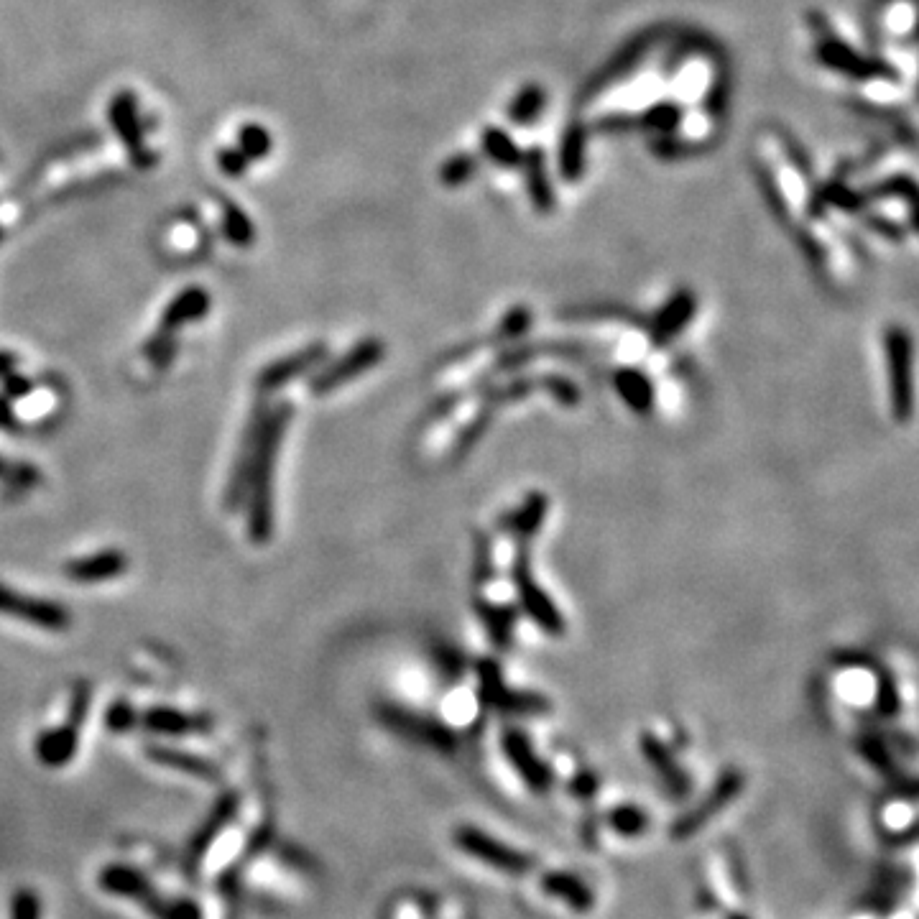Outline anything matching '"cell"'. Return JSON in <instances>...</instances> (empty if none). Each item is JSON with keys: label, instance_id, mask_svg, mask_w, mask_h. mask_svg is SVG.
<instances>
[{"label": "cell", "instance_id": "1", "mask_svg": "<svg viewBox=\"0 0 919 919\" xmlns=\"http://www.w3.org/2000/svg\"><path fill=\"white\" fill-rule=\"evenodd\" d=\"M294 406L276 404L269 406L263 417L261 440H258L256 457H253L251 475H248V539L253 544H266L274 537V475L279 447L284 440L286 427L292 422Z\"/></svg>", "mask_w": 919, "mask_h": 919}, {"label": "cell", "instance_id": "2", "mask_svg": "<svg viewBox=\"0 0 919 919\" xmlns=\"http://www.w3.org/2000/svg\"><path fill=\"white\" fill-rule=\"evenodd\" d=\"M511 580H514L516 595H519V603L521 608H524L526 616L537 623L544 634H565V618H562L560 608L554 606V600L544 593L542 585L531 575L529 544H516L514 562H511Z\"/></svg>", "mask_w": 919, "mask_h": 919}, {"label": "cell", "instance_id": "3", "mask_svg": "<svg viewBox=\"0 0 919 919\" xmlns=\"http://www.w3.org/2000/svg\"><path fill=\"white\" fill-rule=\"evenodd\" d=\"M478 697L488 710L503 715H544L552 703L539 692L511 690L503 682L501 664L496 659H480L478 662Z\"/></svg>", "mask_w": 919, "mask_h": 919}, {"label": "cell", "instance_id": "4", "mask_svg": "<svg viewBox=\"0 0 919 919\" xmlns=\"http://www.w3.org/2000/svg\"><path fill=\"white\" fill-rule=\"evenodd\" d=\"M383 358H386V343H383L381 337H363L348 353L340 355L335 363L322 368L320 373H314V378L309 381V391L314 396L335 394L337 389H343L345 383L373 371Z\"/></svg>", "mask_w": 919, "mask_h": 919}, {"label": "cell", "instance_id": "5", "mask_svg": "<svg viewBox=\"0 0 919 919\" xmlns=\"http://www.w3.org/2000/svg\"><path fill=\"white\" fill-rule=\"evenodd\" d=\"M886 366H889L891 414L897 422H907L914 409L912 394V337L902 327H889L884 337Z\"/></svg>", "mask_w": 919, "mask_h": 919}, {"label": "cell", "instance_id": "6", "mask_svg": "<svg viewBox=\"0 0 919 919\" xmlns=\"http://www.w3.org/2000/svg\"><path fill=\"white\" fill-rule=\"evenodd\" d=\"M822 36L817 39L815 54L820 59V64H825L828 69L838 72L843 77H851V80H863V82H879V80H894V69L884 62H876V59H868L863 54H858L853 46L845 44L843 39L830 34L825 26H820Z\"/></svg>", "mask_w": 919, "mask_h": 919}, {"label": "cell", "instance_id": "7", "mask_svg": "<svg viewBox=\"0 0 919 919\" xmlns=\"http://www.w3.org/2000/svg\"><path fill=\"white\" fill-rule=\"evenodd\" d=\"M0 616L44 628V631H67L72 626V613H69L67 606L54 603V600L18 593V590L8 588L3 583H0Z\"/></svg>", "mask_w": 919, "mask_h": 919}, {"label": "cell", "instance_id": "8", "mask_svg": "<svg viewBox=\"0 0 919 919\" xmlns=\"http://www.w3.org/2000/svg\"><path fill=\"white\" fill-rule=\"evenodd\" d=\"M455 845L468 856L478 858L480 863H486V866L498 868L503 874H526L534 868V858L526 856V853L516 851L511 845L501 843L493 835L483 833V830L473 828V825H463V828H457L455 833Z\"/></svg>", "mask_w": 919, "mask_h": 919}, {"label": "cell", "instance_id": "9", "mask_svg": "<svg viewBox=\"0 0 919 919\" xmlns=\"http://www.w3.org/2000/svg\"><path fill=\"white\" fill-rule=\"evenodd\" d=\"M743 784H746V779H743V771H738V769L723 771L718 782H715L713 787H710V792L705 794V800L700 802V805L692 807V810H687L680 820L674 822L672 838L687 840L695 833H700V830H703L715 815H720L725 807L736 800L738 794L743 792Z\"/></svg>", "mask_w": 919, "mask_h": 919}, {"label": "cell", "instance_id": "10", "mask_svg": "<svg viewBox=\"0 0 919 919\" xmlns=\"http://www.w3.org/2000/svg\"><path fill=\"white\" fill-rule=\"evenodd\" d=\"M378 718L389 725L391 731L399 733V736L434 748V751H440V754H450L457 746V736L445 723H440V720L434 718H424V715L419 713H411V710L399 708V705H383V708L378 710Z\"/></svg>", "mask_w": 919, "mask_h": 919}, {"label": "cell", "instance_id": "11", "mask_svg": "<svg viewBox=\"0 0 919 919\" xmlns=\"http://www.w3.org/2000/svg\"><path fill=\"white\" fill-rule=\"evenodd\" d=\"M503 754L509 759V764L514 766V771L521 777V782L534 792H547L554 784V771L552 766L544 759H539V754L534 751V746L529 743V738L516 728H506L501 736Z\"/></svg>", "mask_w": 919, "mask_h": 919}, {"label": "cell", "instance_id": "12", "mask_svg": "<svg viewBox=\"0 0 919 919\" xmlns=\"http://www.w3.org/2000/svg\"><path fill=\"white\" fill-rule=\"evenodd\" d=\"M327 360V345L325 343H312L307 348L289 353L284 358L274 360L269 366L263 368L256 378V386L261 394H274L286 383L297 381V378L307 376L314 368H320Z\"/></svg>", "mask_w": 919, "mask_h": 919}, {"label": "cell", "instance_id": "13", "mask_svg": "<svg viewBox=\"0 0 919 919\" xmlns=\"http://www.w3.org/2000/svg\"><path fill=\"white\" fill-rule=\"evenodd\" d=\"M697 314V294L692 289H677L667 302L659 307L649 325L651 348H667L682 332L687 330Z\"/></svg>", "mask_w": 919, "mask_h": 919}, {"label": "cell", "instance_id": "14", "mask_svg": "<svg viewBox=\"0 0 919 919\" xmlns=\"http://www.w3.org/2000/svg\"><path fill=\"white\" fill-rule=\"evenodd\" d=\"M266 411H269V406L263 404V401H258V404L253 406V417H251V422H248L246 434H243L240 452H238V457H235L233 473H230V478H228V488H225V503H228V509H235L240 501H246L248 475H251L253 457H256L258 440H261L263 417H266Z\"/></svg>", "mask_w": 919, "mask_h": 919}, {"label": "cell", "instance_id": "15", "mask_svg": "<svg viewBox=\"0 0 919 919\" xmlns=\"http://www.w3.org/2000/svg\"><path fill=\"white\" fill-rule=\"evenodd\" d=\"M639 748L646 764L657 771V777L662 779L664 789H667L672 797L682 800V797L690 794V777H687V771L680 766V761L674 759L672 751H669L667 743H664L662 738H657L654 733H644V736L639 738Z\"/></svg>", "mask_w": 919, "mask_h": 919}, {"label": "cell", "instance_id": "16", "mask_svg": "<svg viewBox=\"0 0 919 919\" xmlns=\"http://www.w3.org/2000/svg\"><path fill=\"white\" fill-rule=\"evenodd\" d=\"M128 554L120 549H105V552L90 554V557H77V560L64 565V575L72 583L80 585H98L115 580V577L126 575L128 570Z\"/></svg>", "mask_w": 919, "mask_h": 919}, {"label": "cell", "instance_id": "17", "mask_svg": "<svg viewBox=\"0 0 919 919\" xmlns=\"http://www.w3.org/2000/svg\"><path fill=\"white\" fill-rule=\"evenodd\" d=\"M651 46H654V36H641V39H636L628 46H623L621 52L616 54V59H611V62H608L606 67L600 69L598 75L588 82L583 98H595V95H600V92H608L613 85H616V82H621L623 77L636 72V69L641 67V62H644L646 54L651 52Z\"/></svg>", "mask_w": 919, "mask_h": 919}, {"label": "cell", "instance_id": "18", "mask_svg": "<svg viewBox=\"0 0 919 919\" xmlns=\"http://www.w3.org/2000/svg\"><path fill=\"white\" fill-rule=\"evenodd\" d=\"M611 383L613 389H616L618 399L634 411V414H639V417L651 414L654 401H657V391H654V383H651V378L646 376L644 371L631 366H621L613 371Z\"/></svg>", "mask_w": 919, "mask_h": 919}, {"label": "cell", "instance_id": "19", "mask_svg": "<svg viewBox=\"0 0 919 919\" xmlns=\"http://www.w3.org/2000/svg\"><path fill=\"white\" fill-rule=\"evenodd\" d=\"M210 312V294L200 286H189L184 292H179L172 302L166 304L164 314H161V332H177L182 327L200 322L202 317H207Z\"/></svg>", "mask_w": 919, "mask_h": 919}, {"label": "cell", "instance_id": "20", "mask_svg": "<svg viewBox=\"0 0 919 919\" xmlns=\"http://www.w3.org/2000/svg\"><path fill=\"white\" fill-rule=\"evenodd\" d=\"M542 889L549 897L560 899L575 912H590L595 907V894L580 876L567 871H549L542 876Z\"/></svg>", "mask_w": 919, "mask_h": 919}, {"label": "cell", "instance_id": "21", "mask_svg": "<svg viewBox=\"0 0 919 919\" xmlns=\"http://www.w3.org/2000/svg\"><path fill=\"white\" fill-rule=\"evenodd\" d=\"M521 169H524L526 177V189H529L531 205L537 207L539 212L549 215L554 210V189L552 182H549L547 174V156H544L542 149H531L524 154V161H521Z\"/></svg>", "mask_w": 919, "mask_h": 919}, {"label": "cell", "instance_id": "22", "mask_svg": "<svg viewBox=\"0 0 919 919\" xmlns=\"http://www.w3.org/2000/svg\"><path fill=\"white\" fill-rule=\"evenodd\" d=\"M588 161V128L583 120H570V126L562 133L560 146V174L567 182H577L585 172Z\"/></svg>", "mask_w": 919, "mask_h": 919}, {"label": "cell", "instance_id": "23", "mask_svg": "<svg viewBox=\"0 0 919 919\" xmlns=\"http://www.w3.org/2000/svg\"><path fill=\"white\" fill-rule=\"evenodd\" d=\"M628 120H631L628 128L636 126L649 133H659V136H674L685 120V110L677 100H659V103H649L636 118Z\"/></svg>", "mask_w": 919, "mask_h": 919}, {"label": "cell", "instance_id": "24", "mask_svg": "<svg viewBox=\"0 0 919 919\" xmlns=\"http://www.w3.org/2000/svg\"><path fill=\"white\" fill-rule=\"evenodd\" d=\"M475 611H478L480 623L486 626L488 639L493 641L496 649H509L514 644V623H516V613L511 606H501V603H493V600H475Z\"/></svg>", "mask_w": 919, "mask_h": 919}, {"label": "cell", "instance_id": "25", "mask_svg": "<svg viewBox=\"0 0 919 919\" xmlns=\"http://www.w3.org/2000/svg\"><path fill=\"white\" fill-rule=\"evenodd\" d=\"M547 509H549V498L544 493L534 491L524 498L519 509L514 511L511 516V534H514L516 544H531L534 537L542 529L544 519H547Z\"/></svg>", "mask_w": 919, "mask_h": 919}, {"label": "cell", "instance_id": "26", "mask_svg": "<svg viewBox=\"0 0 919 919\" xmlns=\"http://www.w3.org/2000/svg\"><path fill=\"white\" fill-rule=\"evenodd\" d=\"M77 725L67 723L62 728H54V731H46L44 736H39L36 741V756L39 761H44L46 766H64L72 761V756L77 754Z\"/></svg>", "mask_w": 919, "mask_h": 919}, {"label": "cell", "instance_id": "27", "mask_svg": "<svg viewBox=\"0 0 919 919\" xmlns=\"http://www.w3.org/2000/svg\"><path fill=\"white\" fill-rule=\"evenodd\" d=\"M143 725L151 733H164V736H184V733H195L210 728V720L197 718V715L179 713L172 708H154L143 715Z\"/></svg>", "mask_w": 919, "mask_h": 919}, {"label": "cell", "instance_id": "28", "mask_svg": "<svg viewBox=\"0 0 919 919\" xmlns=\"http://www.w3.org/2000/svg\"><path fill=\"white\" fill-rule=\"evenodd\" d=\"M480 146H483V154H486L496 166H503V169H521L524 151L516 146L514 138L503 131V128H496V126L483 128Z\"/></svg>", "mask_w": 919, "mask_h": 919}, {"label": "cell", "instance_id": "29", "mask_svg": "<svg viewBox=\"0 0 919 919\" xmlns=\"http://www.w3.org/2000/svg\"><path fill=\"white\" fill-rule=\"evenodd\" d=\"M544 105H547V92L539 85H526L524 90L511 100L509 105V118L514 120L516 126H529L542 115Z\"/></svg>", "mask_w": 919, "mask_h": 919}, {"label": "cell", "instance_id": "30", "mask_svg": "<svg viewBox=\"0 0 919 919\" xmlns=\"http://www.w3.org/2000/svg\"><path fill=\"white\" fill-rule=\"evenodd\" d=\"M608 825L623 838H636L649 830V815L636 805H618L608 812Z\"/></svg>", "mask_w": 919, "mask_h": 919}, {"label": "cell", "instance_id": "31", "mask_svg": "<svg viewBox=\"0 0 919 919\" xmlns=\"http://www.w3.org/2000/svg\"><path fill=\"white\" fill-rule=\"evenodd\" d=\"M858 748H861L863 759H866L868 764L874 766V769L884 771L889 779H894V774H897V766H894V759H891V751L886 748V743L881 741L876 733H866V736L858 738Z\"/></svg>", "mask_w": 919, "mask_h": 919}, {"label": "cell", "instance_id": "32", "mask_svg": "<svg viewBox=\"0 0 919 919\" xmlns=\"http://www.w3.org/2000/svg\"><path fill=\"white\" fill-rule=\"evenodd\" d=\"M149 754H151V759L161 761V764H166V766H174V769L192 771V774H200V777H205V779L215 777V769H212L207 761H200V759H195V756L182 754V751H172V748H151Z\"/></svg>", "mask_w": 919, "mask_h": 919}, {"label": "cell", "instance_id": "33", "mask_svg": "<svg viewBox=\"0 0 919 919\" xmlns=\"http://www.w3.org/2000/svg\"><path fill=\"white\" fill-rule=\"evenodd\" d=\"M478 172V159L470 154H457L447 159L440 169V179L445 187H463Z\"/></svg>", "mask_w": 919, "mask_h": 919}, {"label": "cell", "instance_id": "34", "mask_svg": "<svg viewBox=\"0 0 919 919\" xmlns=\"http://www.w3.org/2000/svg\"><path fill=\"white\" fill-rule=\"evenodd\" d=\"M223 233H225V238H228L230 243L238 248H248L253 243V238H256V233H253V225H251V220H248L246 212H240L238 207H233V205L225 210Z\"/></svg>", "mask_w": 919, "mask_h": 919}, {"label": "cell", "instance_id": "35", "mask_svg": "<svg viewBox=\"0 0 919 919\" xmlns=\"http://www.w3.org/2000/svg\"><path fill=\"white\" fill-rule=\"evenodd\" d=\"M143 353H146V358H149L156 368H166L169 363H172L174 353H177V340H174L172 332L159 330L154 337H151L149 343H146Z\"/></svg>", "mask_w": 919, "mask_h": 919}, {"label": "cell", "instance_id": "36", "mask_svg": "<svg viewBox=\"0 0 919 919\" xmlns=\"http://www.w3.org/2000/svg\"><path fill=\"white\" fill-rule=\"evenodd\" d=\"M539 386H542V389L547 391L554 401H560L562 406H575L577 401H580V389H577L570 378L557 376V373L539 378Z\"/></svg>", "mask_w": 919, "mask_h": 919}, {"label": "cell", "instance_id": "37", "mask_svg": "<svg viewBox=\"0 0 919 919\" xmlns=\"http://www.w3.org/2000/svg\"><path fill=\"white\" fill-rule=\"evenodd\" d=\"M531 320H534V314H531L526 307L511 309V312L506 314V317H503L501 325H498L501 330H498L496 337H498V340H506V343H514L516 337H521V335H526V332H529Z\"/></svg>", "mask_w": 919, "mask_h": 919}, {"label": "cell", "instance_id": "38", "mask_svg": "<svg viewBox=\"0 0 919 919\" xmlns=\"http://www.w3.org/2000/svg\"><path fill=\"white\" fill-rule=\"evenodd\" d=\"M473 577L475 585L483 588L493 577V544L491 539L478 537L475 539V560H473Z\"/></svg>", "mask_w": 919, "mask_h": 919}, {"label": "cell", "instance_id": "39", "mask_svg": "<svg viewBox=\"0 0 919 919\" xmlns=\"http://www.w3.org/2000/svg\"><path fill=\"white\" fill-rule=\"evenodd\" d=\"M491 417H493V409H488V406H480L478 417H475L473 422H470L468 427H465L463 432H460V437H457V445H455L457 455H465V452H468L470 447H473L475 442H478L480 437H483V432H486V427H488V422H491Z\"/></svg>", "mask_w": 919, "mask_h": 919}, {"label": "cell", "instance_id": "40", "mask_svg": "<svg viewBox=\"0 0 919 919\" xmlns=\"http://www.w3.org/2000/svg\"><path fill=\"white\" fill-rule=\"evenodd\" d=\"M240 149H243V159H258V156L269 154V133L258 126H246L240 131Z\"/></svg>", "mask_w": 919, "mask_h": 919}, {"label": "cell", "instance_id": "41", "mask_svg": "<svg viewBox=\"0 0 919 919\" xmlns=\"http://www.w3.org/2000/svg\"><path fill=\"white\" fill-rule=\"evenodd\" d=\"M6 480L11 483V488H16V491H29V488H34L36 483H39L41 473L34 468V465H26V463L8 465Z\"/></svg>", "mask_w": 919, "mask_h": 919}, {"label": "cell", "instance_id": "42", "mask_svg": "<svg viewBox=\"0 0 919 919\" xmlns=\"http://www.w3.org/2000/svg\"><path fill=\"white\" fill-rule=\"evenodd\" d=\"M136 723V713L128 703H115L108 710V728L110 731H128Z\"/></svg>", "mask_w": 919, "mask_h": 919}, {"label": "cell", "instance_id": "43", "mask_svg": "<svg viewBox=\"0 0 919 919\" xmlns=\"http://www.w3.org/2000/svg\"><path fill=\"white\" fill-rule=\"evenodd\" d=\"M876 710H881V713H884L886 718H891V715H894L899 710L897 690H894V682H891L889 677H884V680H881L879 697H876Z\"/></svg>", "mask_w": 919, "mask_h": 919}, {"label": "cell", "instance_id": "44", "mask_svg": "<svg viewBox=\"0 0 919 919\" xmlns=\"http://www.w3.org/2000/svg\"><path fill=\"white\" fill-rule=\"evenodd\" d=\"M13 919H39V899L31 891H18L16 894Z\"/></svg>", "mask_w": 919, "mask_h": 919}, {"label": "cell", "instance_id": "45", "mask_svg": "<svg viewBox=\"0 0 919 919\" xmlns=\"http://www.w3.org/2000/svg\"><path fill=\"white\" fill-rule=\"evenodd\" d=\"M6 394L8 396H29L31 394V381L23 376H16V373H8L6 376Z\"/></svg>", "mask_w": 919, "mask_h": 919}, {"label": "cell", "instance_id": "46", "mask_svg": "<svg viewBox=\"0 0 919 919\" xmlns=\"http://www.w3.org/2000/svg\"><path fill=\"white\" fill-rule=\"evenodd\" d=\"M595 787H598L595 774H580V777L575 779V784H572V792H577L580 797H593Z\"/></svg>", "mask_w": 919, "mask_h": 919}, {"label": "cell", "instance_id": "47", "mask_svg": "<svg viewBox=\"0 0 919 919\" xmlns=\"http://www.w3.org/2000/svg\"><path fill=\"white\" fill-rule=\"evenodd\" d=\"M0 429H6V432H16L18 429L16 414H13L11 404L6 399H0Z\"/></svg>", "mask_w": 919, "mask_h": 919}, {"label": "cell", "instance_id": "48", "mask_svg": "<svg viewBox=\"0 0 919 919\" xmlns=\"http://www.w3.org/2000/svg\"><path fill=\"white\" fill-rule=\"evenodd\" d=\"M8 373H13V358L6 353H0V376L6 378Z\"/></svg>", "mask_w": 919, "mask_h": 919}, {"label": "cell", "instance_id": "49", "mask_svg": "<svg viewBox=\"0 0 919 919\" xmlns=\"http://www.w3.org/2000/svg\"><path fill=\"white\" fill-rule=\"evenodd\" d=\"M6 473H8V463L3 460V457H0V478H6Z\"/></svg>", "mask_w": 919, "mask_h": 919}, {"label": "cell", "instance_id": "50", "mask_svg": "<svg viewBox=\"0 0 919 919\" xmlns=\"http://www.w3.org/2000/svg\"><path fill=\"white\" fill-rule=\"evenodd\" d=\"M728 919H748V917H746V914H731Z\"/></svg>", "mask_w": 919, "mask_h": 919}]
</instances>
